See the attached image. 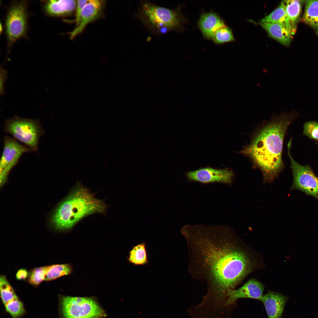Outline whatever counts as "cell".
Masks as SVG:
<instances>
[{
    "instance_id": "obj_1",
    "label": "cell",
    "mask_w": 318,
    "mask_h": 318,
    "mask_svg": "<svg viewBox=\"0 0 318 318\" xmlns=\"http://www.w3.org/2000/svg\"><path fill=\"white\" fill-rule=\"evenodd\" d=\"M180 231L187 246L189 271L207 286L202 302L211 308L222 307L228 293L252 271V262L235 243L228 226L187 224Z\"/></svg>"
},
{
    "instance_id": "obj_2",
    "label": "cell",
    "mask_w": 318,
    "mask_h": 318,
    "mask_svg": "<svg viewBox=\"0 0 318 318\" xmlns=\"http://www.w3.org/2000/svg\"><path fill=\"white\" fill-rule=\"evenodd\" d=\"M299 116L294 110L275 114L259 125L249 143L239 152L249 158L261 171L264 183L273 182L284 169L282 153L284 138L289 125Z\"/></svg>"
},
{
    "instance_id": "obj_3",
    "label": "cell",
    "mask_w": 318,
    "mask_h": 318,
    "mask_svg": "<svg viewBox=\"0 0 318 318\" xmlns=\"http://www.w3.org/2000/svg\"><path fill=\"white\" fill-rule=\"evenodd\" d=\"M107 208L103 200L96 198L87 188L78 183L56 210L52 223L57 229L70 230L88 216L105 213Z\"/></svg>"
},
{
    "instance_id": "obj_4",
    "label": "cell",
    "mask_w": 318,
    "mask_h": 318,
    "mask_svg": "<svg viewBox=\"0 0 318 318\" xmlns=\"http://www.w3.org/2000/svg\"><path fill=\"white\" fill-rule=\"evenodd\" d=\"M138 16L149 29L159 34L181 32L186 21L179 8L169 9L148 1L140 2Z\"/></svg>"
},
{
    "instance_id": "obj_5",
    "label": "cell",
    "mask_w": 318,
    "mask_h": 318,
    "mask_svg": "<svg viewBox=\"0 0 318 318\" xmlns=\"http://www.w3.org/2000/svg\"><path fill=\"white\" fill-rule=\"evenodd\" d=\"M5 130L33 151L37 150L39 140L44 132L37 120L16 115L6 120Z\"/></svg>"
},
{
    "instance_id": "obj_6",
    "label": "cell",
    "mask_w": 318,
    "mask_h": 318,
    "mask_svg": "<svg viewBox=\"0 0 318 318\" xmlns=\"http://www.w3.org/2000/svg\"><path fill=\"white\" fill-rule=\"evenodd\" d=\"M61 306L64 318H102L103 309L91 297L63 296Z\"/></svg>"
},
{
    "instance_id": "obj_7",
    "label": "cell",
    "mask_w": 318,
    "mask_h": 318,
    "mask_svg": "<svg viewBox=\"0 0 318 318\" xmlns=\"http://www.w3.org/2000/svg\"><path fill=\"white\" fill-rule=\"evenodd\" d=\"M27 7L26 1L14 2L7 12L5 26L9 47L26 35L28 19Z\"/></svg>"
},
{
    "instance_id": "obj_8",
    "label": "cell",
    "mask_w": 318,
    "mask_h": 318,
    "mask_svg": "<svg viewBox=\"0 0 318 318\" xmlns=\"http://www.w3.org/2000/svg\"><path fill=\"white\" fill-rule=\"evenodd\" d=\"M292 141L291 139L287 144V153L290 160L293 179L290 190H299L318 199V177L309 165H302L293 159L290 152Z\"/></svg>"
},
{
    "instance_id": "obj_9",
    "label": "cell",
    "mask_w": 318,
    "mask_h": 318,
    "mask_svg": "<svg viewBox=\"0 0 318 318\" xmlns=\"http://www.w3.org/2000/svg\"><path fill=\"white\" fill-rule=\"evenodd\" d=\"M33 151L20 144L15 139L6 136L4 139V147L0 163L1 184L6 180L10 170L18 163L22 154Z\"/></svg>"
},
{
    "instance_id": "obj_10",
    "label": "cell",
    "mask_w": 318,
    "mask_h": 318,
    "mask_svg": "<svg viewBox=\"0 0 318 318\" xmlns=\"http://www.w3.org/2000/svg\"><path fill=\"white\" fill-rule=\"evenodd\" d=\"M186 176L189 181L203 183L218 182L231 185L233 183L234 174L228 168L215 169L207 167L189 171Z\"/></svg>"
},
{
    "instance_id": "obj_11",
    "label": "cell",
    "mask_w": 318,
    "mask_h": 318,
    "mask_svg": "<svg viewBox=\"0 0 318 318\" xmlns=\"http://www.w3.org/2000/svg\"><path fill=\"white\" fill-rule=\"evenodd\" d=\"M264 285L254 279H251L240 288L230 292L227 296L225 306V312L228 317L227 310L236 300L241 298H250L259 300L262 296Z\"/></svg>"
},
{
    "instance_id": "obj_12",
    "label": "cell",
    "mask_w": 318,
    "mask_h": 318,
    "mask_svg": "<svg viewBox=\"0 0 318 318\" xmlns=\"http://www.w3.org/2000/svg\"><path fill=\"white\" fill-rule=\"evenodd\" d=\"M105 4L104 0H90L82 11L79 24L70 33V39H74L81 33L88 24L101 18Z\"/></svg>"
},
{
    "instance_id": "obj_13",
    "label": "cell",
    "mask_w": 318,
    "mask_h": 318,
    "mask_svg": "<svg viewBox=\"0 0 318 318\" xmlns=\"http://www.w3.org/2000/svg\"><path fill=\"white\" fill-rule=\"evenodd\" d=\"M287 299L279 293L269 291L259 300L264 306L268 318H281Z\"/></svg>"
},
{
    "instance_id": "obj_14",
    "label": "cell",
    "mask_w": 318,
    "mask_h": 318,
    "mask_svg": "<svg viewBox=\"0 0 318 318\" xmlns=\"http://www.w3.org/2000/svg\"><path fill=\"white\" fill-rule=\"evenodd\" d=\"M218 14L211 11L202 14L198 21V26L204 38L211 39L214 33L225 26Z\"/></svg>"
},
{
    "instance_id": "obj_15",
    "label": "cell",
    "mask_w": 318,
    "mask_h": 318,
    "mask_svg": "<svg viewBox=\"0 0 318 318\" xmlns=\"http://www.w3.org/2000/svg\"><path fill=\"white\" fill-rule=\"evenodd\" d=\"M77 1L74 0H51L44 4V11L54 17H64L70 15L76 9Z\"/></svg>"
},
{
    "instance_id": "obj_16",
    "label": "cell",
    "mask_w": 318,
    "mask_h": 318,
    "mask_svg": "<svg viewBox=\"0 0 318 318\" xmlns=\"http://www.w3.org/2000/svg\"><path fill=\"white\" fill-rule=\"evenodd\" d=\"M260 24L271 37L285 46L290 44L292 34L286 27L280 24L268 22H260Z\"/></svg>"
},
{
    "instance_id": "obj_17",
    "label": "cell",
    "mask_w": 318,
    "mask_h": 318,
    "mask_svg": "<svg viewBox=\"0 0 318 318\" xmlns=\"http://www.w3.org/2000/svg\"><path fill=\"white\" fill-rule=\"evenodd\" d=\"M303 21L318 35V0H305Z\"/></svg>"
},
{
    "instance_id": "obj_18",
    "label": "cell",
    "mask_w": 318,
    "mask_h": 318,
    "mask_svg": "<svg viewBox=\"0 0 318 318\" xmlns=\"http://www.w3.org/2000/svg\"><path fill=\"white\" fill-rule=\"evenodd\" d=\"M304 1L301 0H287L282 2L294 33L296 25L298 22L301 15Z\"/></svg>"
},
{
    "instance_id": "obj_19",
    "label": "cell",
    "mask_w": 318,
    "mask_h": 318,
    "mask_svg": "<svg viewBox=\"0 0 318 318\" xmlns=\"http://www.w3.org/2000/svg\"><path fill=\"white\" fill-rule=\"evenodd\" d=\"M260 22H268L280 24L289 29L292 34H294L282 2L277 8L264 17Z\"/></svg>"
},
{
    "instance_id": "obj_20",
    "label": "cell",
    "mask_w": 318,
    "mask_h": 318,
    "mask_svg": "<svg viewBox=\"0 0 318 318\" xmlns=\"http://www.w3.org/2000/svg\"><path fill=\"white\" fill-rule=\"evenodd\" d=\"M146 244L142 243L134 246L129 252V261L135 265H145L148 263Z\"/></svg>"
},
{
    "instance_id": "obj_21",
    "label": "cell",
    "mask_w": 318,
    "mask_h": 318,
    "mask_svg": "<svg viewBox=\"0 0 318 318\" xmlns=\"http://www.w3.org/2000/svg\"><path fill=\"white\" fill-rule=\"evenodd\" d=\"M72 269L69 264H54L48 266L44 280L49 281L71 274Z\"/></svg>"
},
{
    "instance_id": "obj_22",
    "label": "cell",
    "mask_w": 318,
    "mask_h": 318,
    "mask_svg": "<svg viewBox=\"0 0 318 318\" xmlns=\"http://www.w3.org/2000/svg\"><path fill=\"white\" fill-rule=\"evenodd\" d=\"M0 290L1 299L4 304L12 300L18 298L5 275L0 276Z\"/></svg>"
},
{
    "instance_id": "obj_23",
    "label": "cell",
    "mask_w": 318,
    "mask_h": 318,
    "mask_svg": "<svg viewBox=\"0 0 318 318\" xmlns=\"http://www.w3.org/2000/svg\"><path fill=\"white\" fill-rule=\"evenodd\" d=\"M216 44H222L233 41L234 38L231 29L226 25L217 30L213 35L211 39Z\"/></svg>"
},
{
    "instance_id": "obj_24",
    "label": "cell",
    "mask_w": 318,
    "mask_h": 318,
    "mask_svg": "<svg viewBox=\"0 0 318 318\" xmlns=\"http://www.w3.org/2000/svg\"><path fill=\"white\" fill-rule=\"evenodd\" d=\"M4 305L6 311L13 318H19L25 313L23 303L18 298L8 302Z\"/></svg>"
},
{
    "instance_id": "obj_25",
    "label": "cell",
    "mask_w": 318,
    "mask_h": 318,
    "mask_svg": "<svg viewBox=\"0 0 318 318\" xmlns=\"http://www.w3.org/2000/svg\"><path fill=\"white\" fill-rule=\"evenodd\" d=\"M48 266L36 268L29 274L28 282L34 286H37L44 280Z\"/></svg>"
},
{
    "instance_id": "obj_26",
    "label": "cell",
    "mask_w": 318,
    "mask_h": 318,
    "mask_svg": "<svg viewBox=\"0 0 318 318\" xmlns=\"http://www.w3.org/2000/svg\"><path fill=\"white\" fill-rule=\"evenodd\" d=\"M303 134L311 139L318 141V122L310 121L305 123Z\"/></svg>"
},
{
    "instance_id": "obj_27",
    "label": "cell",
    "mask_w": 318,
    "mask_h": 318,
    "mask_svg": "<svg viewBox=\"0 0 318 318\" xmlns=\"http://www.w3.org/2000/svg\"><path fill=\"white\" fill-rule=\"evenodd\" d=\"M90 0H77L76 8L75 18L74 21L77 26L80 22L82 11L85 6L89 2Z\"/></svg>"
},
{
    "instance_id": "obj_28",
    "label": "cell",
    "mask_w": 318,
    "mask_h": 318,
    "mask_svg": "<svg viewBox=\"0 0 318 318\" xmlns=\"http://www.w3.org/2000/svg\"><path fill=\"white\" fill-rule=\"evenodd\" d=\"M7 71L3 68L0 69V95H3L4 93V85L7 77Z\"/></svg>"
},
{
    "instance_id": "obj_29",
    "label": "cell",
    "mask_w": 318,
    "mask_h": 318,
    "mask_svg": "<svg viewBox=\"0 0 318 318\" xmlns=\"http://www.w3.org/2000/svg\"><path fill=\"white\" fill-rule=\"evenodd\" d=\"M28 275V273L25 269L21 268L18 271L16 274V278L19 280H25Z\"/></svg>"
},
{
    "instance_id": "obj_30",
    "label": "cell",
    "mask_w": 318,
    "mask_h": 318,
    "mask_svg": "<svg viewBox=\"0 0 318 318\" xmlns=\"http://www.w3.org/2000/svg\"></svg>"
}]
</instances>
